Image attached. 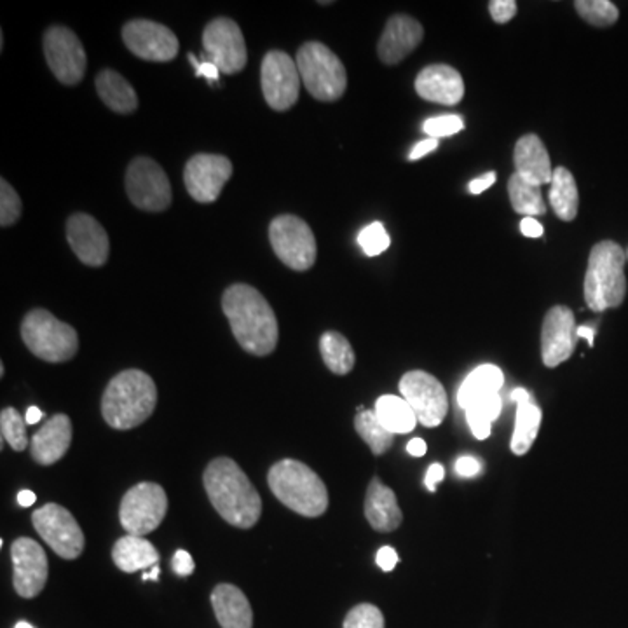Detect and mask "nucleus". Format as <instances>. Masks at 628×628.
Returning a JSON list of instances; mask_svg holds the SVG:
<instances>
[{
    "instance_id": "nucleus-1",
    "label": "nucleus",
    "mask_w": 628,
    "mask_h": 628,
    "mask_svg": "<svg viewBox=\"0 0 628 628\" xmlns=\"http://www.w3.org/2000/svg\"><path fill=\"white\" fill-rule=\"evenodd\" d=\"M222 309L238 344L253 356L277 350L279 328L273 307L250 285H230L222 295Z\"/></svg>"
},
{
    "instance_id": "nucleus-2",
    "label": "nucleus",
    "mask_w": 628,
    "mask_h": 628,
    "mask_svg": "<svg viewBox=\"0 0 628 628\" xmlns=\"http://www.w3.org/2000/svg\"><path fill=\"white\" fill-rule=\"evenodd\" d=\"M211 506L227 524L251 529L262 515V500L250 478L229 457L213 459L202 475Z\"/></svg>"
},
{
    "instance_id": "nucleus-3",
    "label": "nucleus",
    "mask_w": 628,
    "mask_h": 628,
    "mask_svg": "<svg viewBox=\"0 0 628 628\" xmlns=\"http://www.w3.org/2000/svg\"><path fill=\"white\" fill-rule=\"evenodd\" d=\"M157 405V388L149 374L138 369L112 377L101 397V416L114 429H133L145 423Z\"/></svg>"
},
{
    "instance_id": "nucleus-4",
    "label": "nucleus",
    "mask_w": 628,
    "mask_h": 628,
    "mask_svg": "<svg viewBox=\"0 0 628 628\" xmlns=\"http://www.w3.org/2000/svg\"><path fill=\"white\" fill-rule=\"evenodd\" d=\"M267 483L277 501L302 517H322L328 508L323 480L297 459H281L269 470Z\"/></svg>"
},
{
    "instance_id": "nucleus-5",
    "label": "nucleus",
    "mask_w": 628,
    "mask_h": 628,
    "mask_svg": "<svg viewBox=\"0 0 628 628\" xmlns=\"http://www.w3.org/2000/svg\"><path fill=\"white\" fill-rule=\"evenodd\" d=\"M627 295L625 277V251L614 241L597 243L588 257L585 277V301L586 305L603 313L618 307Z\"/></svg>"
},
{
    "instance_id": "nucleus-6",
    "label": "nucleus",
    "mask_w": 628,
    "mask_h": 628,
    "mask_svg": "<svg viewBox=\"0 0 628 628\" xmlns=\"http://www.w3.org/2000/svg\"><path fill=\"white\" fill-rule=\"evenodd\" d=\"M22 339L32 354L50 363L69 361L79 350L76 328L60 322L46 309H32L26 314Z\"/></svg>"
},
{
    "instance_id": "nucleus-7",
    "label": "nucleus",
    "mask_w": 628,
    "mask_h": 628,
    "mask_svg": "<svg viewBox=\"0 0 628 628\" xmlns=\"http://www.w3.org/2000/svg\"><path fill=\"white\" fill-rule=\"evenodd\" d=\"M297 69L309 95L320 101L339 100L348 88L344 63L322 42H305L297 51Z\"/></svg>"
},
{
    "instance_id": "nucleus-8",
    "label": "nucleus",
    "mask_w": 628,
    "mask_h": 628,
    "mask_svg": "<svg viewBox=\"0 0 628 628\" xmlns=\"http://www.w3.org/2000/svg\"><path fill=\"white\" fill-rule=\"evenodd\" d=\"M168 511V496L159 483L140 482L131 487L119 506V520L127 534L145 538L161 526Z\"/></svg>"
},
{
    "instance_id": "nucleus-9",
    "label": "nucleus",
    "mask_w": 628,
    "mask_h": 628,
    "mask_svg": "<svg viewBox=\"0 0 628 628\" xmlns=\"http://www.w3.org/2000/svg\"><path fill=\"white\" fill-rule=\"evenodd\" d=\"M269 241L277 258L294 271H307L316 262V238L301 217H277L269 226Z\"/></svg>"
},
{
    "instance_id": "nucleus-10",
    "label": "nucleus",
    "mask_w": 628,
    "mask_h": 628,
    "mask_svg": "<svg viewBox=\"0 0 628 628\" xmlns=\"http://www.w3.org/2000/svg\"><path fill=\"white\" fill-rule=\"evenodd\" d=\"M32 524L39 536L50 545L51 550L61 558L74 560L84 552V532L67 508L56 502H48L33 511Z\"/></svg>"
},
{
    "instance_id": "nucleus-11",
    "label": "nucleus",
    "mask_w": 628,
    "mask_h": 628,
    "mask_svg": "<svg viewBox=\"0 0 628 628\" xmlns=\"http://www.w3.org/2000/svg\"><path fill=\"white\" fill-rule=\"evenodd\" d=\"M126 192L129 202L145 211H164L172 204V183L151 157H136L129 163Z\"/></svg>"
},
{
    "instance_id": "nucleus-12",
    "label": "nucleus",
    "mask_w": 628,
    "mask_h": 628,
    "mask_svg": "<svg viewBox=\"0 0 628 628\" xmlns=\"http://www.w3.org/2000/svg\"><path fill=\"white\" fill-rule=\"evenodd\" d=\"M301 80L297 61L290 54L283 51H269L264 56L260 82L264 98L273 110L285 112L297 103Z\"/></svg>"
},
{
    "instance_id": "nucleus-13",
    "label": "nucleus",
    "mask_w": 628,
    "mask_h": 628,
    "mask_svg": "<svg viewBox=\"0 0 628 628\" xmlns=\"http://www.w3.org/2000/svg\"><path fill=\"white\" fill-rule=\"evenodd\" d=\"M400 395L412 407L417 423L435 427L447 416L449 400L442 382L425 370L407 372L400 379Z\"/></svg>"
},
{
    "instance_id": "nucleus-14",
    "label": "nucleus",
    "mask_w": 628,
    "mask_h": 628,
    "mask_svg": "<svg viewBox=\"0 0 628 628\" xmlns=\"http://www.w3.org/2000/svg\"><path fill=\"white\" fill-rule=\"evenodd\" d=\"M202 48L222 74L232 76L247 67V42L241 28L230 18H217L206 25Z\"/></svg>"
},
{
    "instance_id": "nucleus-15",
    "label": "nucleus",
    "mask_w": 628,
    "mask_h": 628,
    "mask_svg": "<svg viewBox=\"0 0 628 628\" xmlns=\"http://www.w3.org/2000/svg\"><path fill=\"white\" fill-rule=\"evenodd\" d=\"M44 54L54 77L72 86L84 79L88 56L80 39L67 26H51L44 35Z\"/></svg>"
},
{
    "instance_id": "nucleus-16",
    "label": "nucleus",
    "mask_w": 628,
    "mask_h": 628,
    "mask_svg": "<svg viewBox=\"0 0 628 628\" xmlns=\"http://www.w3.org/2000/svg\"><path fill=\"white\" fill-rule=\"evenodd\" d=\"M232 176V163L220 154H196L183 170L187 192L198 202H215Z\"/></svg>"
},
{
    "instance_id": "nucleus-17",
    "label": "nucleus",
    "mask_w": 628,
    "mask_h": 628,
    "mask_svg": "<svg viewBox=\"0 0 628 628\" xmlns=\"http://www.w3.org/2000/svg\"><path fill=\"white\" fill-rule=\"evenodd\" d=\"M13 585L23 599L37 597L50 576V564L44 548L30 538H18L11 545Z\"/></svg>"
},
{
    "instance_id": "nucleus-18",
    "label": "nucleus",
    "mask_w": 628,
    "mask_h": 628,
    "mask_svg": "<svg viewBox=\"0 0 628 628\" xmlns=\"http://www.w3.org/2000/svg\"><path fill=\"white\" fill-rule=\"evenodd\" d=\"M123 41L135 56L155 63L175 60L180 50L175 33L168 26L151 20L127 22L123 26Z\"/></svg>"
},
{
    "instance_id": "nucleus-19",
    "label": "nucleus",
    "mask_w": 628,
    "mask_h": 628,
    "mask_svg": "<svg viewBox=\"0 0 628 628\" xmlns=\"http://www.w3.org/2000/svg\"><path fill=\"white\" fill-rule=\"evenodd\" d=\"M576 320L569 307L553 305L541 330V354L547 367H558L571 358L576 348Z\"/></svg>"
},
{
    "instance_id": "nucleus-20",
    "label": "nucleus",
    "mask_w": 628,
    "mask_h": 628,
    "mask_svg": "<svg viewBox=\"0 0 628 628\" xmlns=\"http://www.w3.org/2000/svg\"><path fill=\"white\" fill-rule=\"evenodd\" d=\"M67 239L82 264L100 267L108 260V236L95 217L88 213H74L67 220Z\"/></svg>"
},
{
    "instance_id": "nucleus-21",
    "label": "nucleus",
    "mask_w": 628,
    "mask_h": 628,
    "mask_svg": "<svg viewBox=\"0 0 628 628\" xmlns=\"http://www.w3.org/2000/svg\"><path fill=\"white\" fill-rule=\"evenodd\" d=\"M425 37L421 23L407 14H397L388 20L379 39L377 52L382 63L397 65L416 50Z\"/></svg>"
},
{
    "instance_id": "nucleus-22",
    "label": "nucleus",
    "mask_w": 628,
    "mask_h": 628,
    "mask_svg": "<svg viewBox=\"0 0 628 628\" xmlns=\"http://www.w3.org/2000/svg\"><path fill=\"white\" fill-rule=\"evenodd\" d=\"M72 421L67 414H54L30 440V453L37 464L58 463L72 444Z\"/></svg>"
},
{
    "instance_id": "nucleus-23",
    "label": "nucleus",
    "mask_w": 628,
    "mask_h": 628,
    "mask_svg": "<svg viewBox=\"0 0 628 628\" xmlns=\"http://www.w3.org/2000/svg\"><path fill=\"white\" fill-rule=\"evenodd\" d=\"M416 91L423 100L440 105H457L464 97V80L449 65H429L416 79Z\"/></svg>"
},
{
    "instance_id": "nucleus-24",
    "label": "nucleus",
    "mask_w": 628,
    "mask_h": 628,
    "mask_svg": "<svg viewBox=\"0 0 628 628\" xmlns=\"http://www.w3.org/2000/svg\"><path fill=\"white\" fill-rule=\"evenodd\" d=\"M515 173L526 178L530 183L541 187L552 183L553 168L550 154L538 135H524L513 152Z\"/></svg>"
},
{
    "instance_id": "nucleus-25",
    "label": "nucleus",
    "mask_w": 628,
    "mask_h": 628,
    "mask_svg": "<svg viewBox=\"0 0 628 628\" xmlns=\"http://www.w3.org/2000/svg\"><path fill=\"white\" fill-rule=\"evenodd\" d=\"M365 517L377 532H393L402 524V510L395 492L377 477L370 480L367 489Z\"/></svg>"
},
{
    "instance_id": "nucleus-26",
    "label": "nucleus",
    "mask_w": 628,
    "mask_h": 628,
    "mask_svg": "<svg viewBox=\"0 0 628 628\" xmlns=\"http://www.w3.org/2000/svg\"><path fill=\"white\" fill-rule=\"evenodd\" d=\"M211 605L217 622L222 628L253 627L250 601L241 588L230 583H220L211 592Z\"/></svg>"
},
{
    "instance_id": "nucleus-27",
    "label": "nucleus",
    "mask_w": 628,
    "mask_h": 628,
    "mask_svg": "<svg viewBox=\"0 0 628 628\" xmlns=\"http://www.w3.org/2000/svg\"><path fill=\"white\" fill-rule=\"evenodd\" d=\"M510 398L517 403V419H515V431L510 442V447L513 454L524 455L532 447L538 431L541 426V408L532 402L530 393L524 388H517L510 393Z\"/></svg>"
},
{
    "instance_id": "nucleus-28",
    "label": "nucleus",
    "mask_w": 628,
    "mask_h": 628,
    "mask_svg": "<svg viewBox=\"0 0 628 628\" xmlns=\"http://www.w3.org/2000/svg\"><path fill=\"white\" fill-rule=\"evenodd\" d=\"M112 560L125 573L147 571L159 564V552L149 539L126 534L116 541L112 548Z\"/></svg>"
},
{
    "instance_id": "nucleus-29",
    "label": "nucleus",
    "mask_w": 628,
    "mask_h": 628,
    "mask_svg": "<svg viewBox=\"0 0 628 628\" xmlns=\"http://www.w3.org/2000/svg\"><path fill=\"white\" fill-rule=\"evenodd\" d=\"M97 91L101 101L117 114H131L138 108V97L125 77L112 69H105L97 76Z\"/></svg>"
},
{
    "instance_id": "nucleus-30",
    "label": "nucleus",
    "mask_w": 628,
    "mask_h": 628,
    "mask_svg": "<svg viewBox=\"0 0 628 628\" xmlns=\"http://www.w3.org/2000/svg\"><path fill=\"white\" fill-rule=\"evenodd\" d=\"M504 384L501 369L496 365H480L470 376L464 379L457 391V403L461 408H468L472 403L485 397L498 395Z\"/></svg>"
},
{
    "instance_id": "nucleus-31",
    "label": "nucleus",
    "mask_w": 628,
    "mask_h": 628,
    "mask_svg": "<svg viewBox=\"0 0 628 628\" xmlns=\"http://www.w3.org/2000/svg\"><path fill=\"white\" fill-rule=\"evenodd\" d=\"M550 204L555 215L564 222H571L578 215V185L573 173L564 166H558L553 170Z\"/></svg>"
},
{
    "instance_id": "nucleus-32",
    "label": "nucleus",
    "mask_w": 628,
    "mask_h": 628,
    "mask_svg": "<svg viewBox=\"0 0 628 628\" xmlns=\"http://www.w3.org/2000/svg\"><path fill=\"white\" fill-rule=\"evenodd\" d=\"M374 412L379 421L382 423V426L391 431L393 435L410 433L417 425V417L412 407L402 397H395V395L380 397L376 402Z\"/></svg>"
},
{
    "instance_id": "nucleus-33",
    "label": "nucleus",
    "mask_w": 628,
    "mask_h": 628,
    "mask_svg": "<svg viewBox=\"0 0 628 628\" xmlns=\"http://www.w3.org/2000/svg\"><path fill=\"white\" fill-rule=\"evenodd\" d=\"M320 352L328 370L337 376L350 374L356 363L350 341L333 330H328L320 339Z\"/></svg>"
},
{
    "instance_id": "nucleus-34",
    "label": "nucleus",
    "mask_w": 628,
    "mask_h": 628,
    "mask_svg": "<svg viewBox=\"0 0 628 628\" xmlns=\"http://www.w3.org/2000/svg\"><path fill=\"white\" fill-rule=\"evenodd\" d=\"M508 196L511 206L517 213L524 217H539L545 215L547 204L543 202L541 187L534 185L517 173L510 176L508 180Z\"/></svg>"
},
{
    "instance_id": "nucleus-35",
    "label": "nucleus",
    "mask_w": 628,
    "mask_h": 628,
    "mask_svg": "<svg viewBox=\"0 0 628 628\" xmlns=\"http://www.w3.org/2000/svg\"><path fill=\"white\" fill-rule=\"evenodd\" d=\"M354 427H356V433L363 438V442L376 455L389 451L395 442V435L382 426L376 412L372 410L358 412L354 417Z\"/></svg>"
},
{
    "instance_id": "nucleus-36",
    "label": "nucleus",
    "mask_w": 628,
    "mask_h": 628,
    "mask_svg": "<svg viewBox=\"0 0 628 628\" xmlns=\"http://www.w3.org/2000/svg\"><path fill=\"white\" fill-rule=\"evenodd\" d=\"M500 414H501V397L498 393V395H491L472 403L466 408V421L478 440H485L491 435L492 421H496Z\"/></svg>"
},
{
    "instance_id": "nucleus-37",
    "label": "nucleus",
    "mask_w": 628,
    "mask_h": 628,
    "mask_svg": "<svg viewBox=\"0 0 628 628\" xmlns=\"http://www.w3.org/2000/svg\"><path fill=\"white\" fill-rule=\"evenodd\" d=\"M0 431H2V440L9 444V447L16 453H23L30 445L28 436H26V421L22 417V414L7 407L0 414Z\"/></svg>"
},
{
    "instance_id": "nucleus-38",
    "label": "nucleus",
    "mask_w": 628,
    "mask_h": 628,
    "mask_svg": "<svg viewBox=\"0 0 628 628\" xmlns=\"http://www.w3.org/2000/svg\"><path fill=\"white\" fill-rule=\"evenodd\" d=\"M579 16L594 26H611L618 22V7L609 0H578L575 2Z\"/></svg>"
},
{
    "instance_id": "nucleus-39",
    "label": "nucleus",
    "mask_w": 628,
    "mask_h": 628,
    "mask_svg": "<svg viewBox=\"0 0 628 628\" xmlns=\"http://www.w3.org/2000/svg\"><path fill=\"white\" fill-rule=\"evenodd\" d=\"M358 245L367 257H377L389 248L391 238L380 222H372L360 230Z\"/></svg>"
},
{
    "instance_id": "nucleus-40",
    "label": "nucleus",
    "mask_w": 628,
    "mask_h": 628,
    "mask_svg": "<svg viewBox=\"0 0 628 628\" xmlns=\"http://www.w3.org/2000/svg\"><path fill=\"white\" fill-rule=\"evenodd\" d=\"M22 200L13 189V185L2 178L0 180V224L2 227L13 226L22 217Z\"/></svg>"
},
{
    "instance_id": "nucleus-41",
    "label": "nucleus",
    "mask_w": 628,
    "mask_h": 628,
    "mask_svg": "<svg viewBox=\"0 0 628 628\" xmlns=\"http://www.w3.org/2000/svg\"><path fill=\"white\" fill-rule=\"evenodd\" d=\"M384 616L374 604H358L348 613L342 628H384Z\"/></svg>"
},
{
    "instance_id": "nucleus-42",
    "label": "nucleus",
    "mask_w": 628,
    "mask_h": 628,
    "mask_svg": "<svg viewBox=\"0 0 628 628\" xmlns=\"http://www.w3.org/2000/svg\"><path fill=\"white\" fill-rule=\"evenodd\" d=\"M464 127L463 117L461 116H438V117H431L423 125L425 133H427V138H444V136H453L455 133H459Z\"/></svg>"
},
{
    "instance_id": "nucleus-43",
    "label": "nucleus",
    "mask_w": 628,
    "mask_h": 628,
    "mask_svg": "<svg viewBox=\"0 0 628 628\" xmlns=\"http://www.w3.org/2000/svg\"><path fill=\"white\" fill-rule=\"evenodd\" d=\"M489 13L496 23H508L517 14L515 0H492L489 2Z\"/></svg>"
},
{
    "instance_id": "nucleus-44",
    "label": "nucleus",
    "mask_w": 628,
    "mask_h": 628,
    "mask_svg": "<svg viewBox=\"0 0 628 628\" xmlns=\"http://www.w3.org/2000/svg\"><path fill=\"white\" fill-rule=\"evenodd\" d=\"M194 569H196V564H194V558L191 557V553L185 552V550H176L175 557H173L175 575H178L180 578H187L194 573Z\"/></svg>"
},
{
    "instance_id": "nucleus-45",
    "label": "nucleus",
    "mask_w": 628,
    "mask_h": 628,
    "mask_svg": "<svg viewBox=\"0 0 628 628\" xmlns=\"http://www.w3.org/2000/svg\"><path fill=\"white\" fill-rule=\"evenodd\" d=\"M189 61H191L192 67L196 69L198 77H206L210 82L220 79V70H219V67H217L213 61H210V60H202V61H200L194 54H189Z\"/></svg>"
},
{
    "instance_id": "nucleus-46",
    "label": "nucleus",
    "mask_w": 628,
    "mask_h": 628,
    "mask_svg": "<svg viewBox=\"0 0 628 628\" xmlns=\"http://www.w3.org/2000/svg\"><path fill=\"white\" fill-rule=\"evenodd\" d=\"M455 472L461 477H475L482 472V463L473 455H463L455 463Z\"/></svg>"
},
{
    "instance_id": "nucleus-47",
    "label": "nucleus",
    "mask_w": 628,
    "mask_h": 628,
    "mask_svg": "<svg viewBox=\"0 0 628 628\" xmlns=\"http://www.w3.org/2000/svg\"><path fill=\"white\" fill-rule=\"evenodd\" d=\"M376 562L377 566H379L382 571L389 573V571H393L395 566L398 564V553H397L395 548H391V547H382V548L377 552Z\"/></svg>"
},
{
    "instance_id": "nucleus-48",
    "label": "nucleus",
    "mask_w": 628,
    "mask_h": 628,
    "mask_svg": "<svg viewBox=\"0 0 628 628\" xmlns=\"http://www.w3.org/2000/svg\"><path fill=\"white\" fill-rule=\"evenodd\" d=\"M436 147H438V140H435V138H426V140H423V142H419L417 145L412 147V151L408 154V159H410V161H417V159L425 157L427 154L436 151Z\"/></svg>"
},
{
    "instance_id": "nucleus-49",
    "label": "nucleus",
    "mask_w": 628,
    "mask_h": 628,
    "mask_svg": "<svg viewBox=\"0 0 628 628\" xmlns=\"http://www.w3.org/2000/svg\"><path fill=\"white\" fill-rule=\"evenodd\" d=\"M496 182V173L494 172H489L485 175L478 176L473 182H470L468 189L472 194H482L483 191H487L492 183Z\"/></svg>"
},
{
    "instance_id": "nucleus-50",
    "label": "nucleus",
    "mask_w": 628,
    "mask_h": 628,
    "mask_svg": "<svg viewBox=\"0 0 628 628\" xmlns=\"http://www.w3.org/2000/svg\"><path fill=\"white\" fill-rule=\"evenodd\" d=\"M444 477H445L444 466L438 464V463L431 464L429 470H427L426 480H425L427 489H429L431 492H435V491H436V483H440V482L444 480Z\"/></svg>"
},
{
    "instance_id": "nucleus-51",
    "label": "nucleus",
    "mask_w": 628,
    "mask_h": 628,
    "mask_svg": "<svg viewBox=\"0 0 628 628\" xmlns=\"http://www.w3.org/2000/svg\"><path fill=\"white\" fill-rule=\"evenodd\" d=\"M520 230L526 238H541L543 236V226L532 219V217H524L520 222Z\"/></svg>"
},
{
    "instance_id": "nucleus-52",
    "label": "nucleus",
    "mask_w": 628,
    "mask_h": 628,
    "mask_svg": "<svg viewBox=\"0 0 628 628\" xmlns=\"http://www.w3.org/2000/svg\"><path fill=\"white\" fill-rule=\"evenodd\" d=\"M407 453L414 457H421L426 454V442L423 438H414L407 444Z\"/></svg>"
},
{
    "instance_id": "nucleus-53",
    "label": "nucleus",
    "mask_w": 628,
    "mask_h": 628,
    "mask_svg": "<svg viewBox=\"0 0 628 628\" xmlns=\"http://www.w3.org/2000/svg\"><path fill=\"white\" fill-rule=\"evenodd\" d=\"M42 419V412L39 407H28L26 408L25 421L26 425H35Z\"/></svg>"
},
{
    "instance_id": "nucleus-54",
    "label": "nucleus",
    "mask_w": 628,
    "mask_h": 628,
    "mask_svg": "<svg viewBox=\"0 0 628 628\" xmlns=\"http://www.w3.org/2000/svg\"><path fill=\"white\" fill-rule=\"evenodd\" d=\"M37 501V496H35V492H32V491H28V489H25V491H22L20 494H18V502L23 506V508H28V506H32L33 502Z\"/></svg>"
},
{
    "instance_id": "nucleus-55",
    "label": "nucleus",
    "mask_w": 628,
    "mask_h": 628,
    "mask_svg": "<svg viewBox=\"0 0 628 628\" xmlns=\"http://www.w3.org/2000/svg\"><path fill=\"white\" fill-rule=\"evenodd\" d=\"M576 335H578V337H585V339L588 341V344L594 346V337H595V330H594V328L579 327L578 330H576Z\"/></svg>"
},
{
    "instance_id": "nucleus-56",
    "label": "nucleus",
    "mask_w": 628,
    "mask_h": 628,
    "mask_svg": "<svg viewBox=\"0 0 628 628\" xmlns=\"http://www.w3.org/2000/svg\"><path fill=\"white\" fill-rule=\"evenodd\" d=\"M159 571H161V567H159V564L157 566H154L152 567L151 571H144V576L142 578L145 579H152V581H157L159 579Z\"/></svg>"
},
{
    "instance_id": "nucleus-57",
    "label": "nucleus",
    "mask_w": 628,
    "mask_h": 628,
    "mask_svg": "<svg viewBox=\"0 0 628 628\" xmlns=\"http://www.w3.org/2000/svg\"><path fill=\"white\" fill-rule=\"evenodd\" d=\"M14 628H35L33 625H30L28 622H20V623H16V627Z\"/></svg>"
}]
</instances>
